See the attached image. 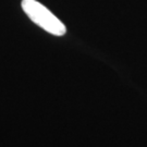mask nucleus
Segmentation results:
<instances>
[{
  "instance_id": "nucleus-1",
  "label": "nucleus",
  "mask_w": 147,
  "mask_h": 147,
  "mask_svg": "<svg viewBox=\"0 0 147 147\" xmlns=\"http://www.w3.org/2000/svg\"><path fill=\"white\" fill-rule=\"evenodd\" d=\"M22 9L32 22L55 36H63L65 25L42 3L36 0H22Z\"/></svg>"
}]
</instances>
